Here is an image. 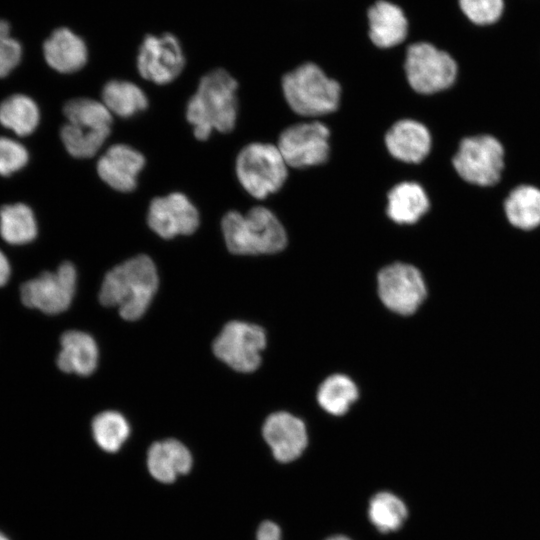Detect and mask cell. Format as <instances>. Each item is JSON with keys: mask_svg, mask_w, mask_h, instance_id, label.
<instances>
[{"mask_svg": "<svg viewBox=\"0 0 540 540\" xmlns=\"http://www.w3.org/2000/svg\"><path fill=\"white\" fill-rule=\"evenodd\" d=\"M61 351L57 357L59 369L66 373L87 376L98 363V347L95 340L81 331H67L61 336Z\"/></svg>", "mask_w": 540, "mask_h": 540, "instance_id": "cell-20", "label": "cell"}, {"mask_svg": "<svg viewBox=\"0 0 540 540\" xmlns=\"http://www.w3.org/2000/svg\"><path fill=\"white\" fill-rule=\"evenodd\" d=\"M404 68L408 83L421 94L449 88L458 74L454 58L428 42L413 43L407 48Z\"/></svg>", "mask_w": 540, "mask_h": 540, "instance_id": "cell-6", "label": "cell"}, {"mask_svg": "<svg viewBox=\"0 0 540 540\" xmlns=\"http://www.w3.org/2000/svg\"><path fill=\"white\" fill-rule=\"evenodd\" d=\"M256 540H281L279 527L271 521H264L257 530Z\"/></svg>", "mask_w": 540, "mask_h": 540, "instance_id": "cell-34", "label": "cell"}, {"mask_svg": "<svg viewBox=\"0 0 540 540\" xmlns=\"http://www.w3.org/2000/svg\"><path fill=\"white\" fill-rule=\"evenodd\" d=\"M266 345L264 330L254 324L231 321L213 342L217 358L239 372H252L261 362V352Z\"/></svg>", "mask_w": 540, "mask_h": 540, "instance_id": "cell-8", "label": "cell"}, {"mask_svg": "<svg viewBox=\"0 0 540 540\" xmlns=\"http://www.w3.org/2000/svg\"><path fill=\"white\" fill-rule=\"evenodd\" d=\"M282 88L287 103L299 115L321 116L339 106V83L314 63H304L285 74Z\"/></svg>", "mask_w": 540, "mask_h": 540, "instance_id": "cell-4", "label": "cell"}, {"mask_svg": "<svg viewBox=\"0 0 540 540\" xmlns=\"http://www.w3.org/2000/svg\"><path fill=\"white\" fill-rule=\"evenodd\" d=\"M329 134V129L320 122L298 123L281 133L277 147L287 166L319 165L329 157Z\"/></svg>", "mask_w": 540, "mask_h": 540, "instance_id": "cell-11", "label": "cell"}, {"mask_svg": "<svg viewBox=\"0 0 540 540\" xmlns=\"http://www.w3.org/2000/svg\"><path fill=\"white\" fill-rule=\"evenodd\" d=\"M385 143L390 154L407 163H419L431 148V135L426 126L411 119L396 122L386 133Z\"/></svg>", "mask_w": 540, "mask_h": 540, "instance_id": "cell-17", "label": "cell"}, {"mask_svg": "<svg viewBox=\"0 0 540 540\" xmlns=\"http://www.w3.org/2000/svg\"><path fill=\"white\" fill-rule=\"evenodd\" d=\"M368 36L379 48H391L407 37L409 23L401 7L387 0H378L367 11Z\"/></svg>", "mask_w": 540, "mask_h": 540, "instance_id": "cell-16", "label": "cell"}, {"mask_svg": "<svg viewBox=\"0 0 540 540\" xmlns=\"http://www.w3.org/2000/svg\"><path fill=\"white\" fill-rule=\"evenodd\" d=\"M29 159L25 147L19 142L0 137V175L8 176L23 168Z\"/></svg>", "mask_w": 540, "mask_h": 540, "instance_id": "cell-33", "label": "cell"}, {"mask_svg": "<svg viewBox=\"0 0 540 540\" xmlns=\"http://www.w3.org/2000/svg\"><path fill=\"white\" fill-rule=\"evenodd\" d=\"M185 57L178 39L165 33L147 35L140 45L137 69L146 80L164 85L175 80L182 72Z\"/></svg>", "mask_w": 540, "mask_h": 540, "instance_id": "cell-12", "label": "cell"}, {"mask_svg": "<svg viewBox=\"0 0 540 540\" xmlns=\"http://www.w3.org/2000/svg\"><path fill=\"white\" fill-rule=\"evenodd\" d=\"M358 398L355 383L345 375L328 377L319 387L317 399L320 406L336 416L345 414Z\"/></svg>", "mask_w": 540, "mask_h": 540, "instance_id": "cell-27", "label": "cell"}, {"mask_svg": "<svg viewBox=\"0 0 540 540\" xmlns=\"http://www.w3.org/2000/svg\"><path fill=\"white\" fill-rule=\"evenodd\" d=\"M200 222L199 212L181 192L155 197L147 213L148 226L164 239L194 233Z\"/></svg>", "mask_w": 540, "mask_h": 540, "instance_id": "cell-13", "label": "cell"}, {"mask_svg": "<svg viewBox=\"0 0 540 540\" xmlns=\"http://www.w3.org/2000/svg\"><path fill=\"white\" fill-rule=\"evenodd\" d=\"M406 517L405 504L390 492H380L370 501L369 518L380 532L398 530Z\"/></svg>", "mask_w": 540, "mask_h": 540, "instance_id": "cell-29", "label": "cell"}, {"mask_svg": "<svg viewBox=\"0 0 540 540\" xmlns=\"http://www.w3.org/2000/svg\"><path fill=\"white\" fill-rule=\"evenodd\" d=\"M77 273L74 265L63 262L55 272H43L21 286L24 305L47 314L65 311L71 304L76 290Z\"/></svg>", "mask_w": 540, "mask_h": 540, "instance_id": "cell-9", "label": "cell"}, {"mask_svg": "<svg viewBox=\"0 0 540 540\" xmlns=\"http://www.w3.org/2000/svg\"><path fill=\"white\" fill-rule=\"evenodd\" d=\"M508 221L516 228L531 230L540 225V189L532 185L515 187L504 202Z\"/></svg>", "mask_w": 540, "mask_h": 540, "instance_id": "cell-22", "label": "cell"}, {"mask_svg": "<svg viewBox=\"0 0 540 540\" xmlns=\"http://www.w3.org/2000/svg\"><path fill=\"white\" fill-rule=\"evenodd\" d=\"M157 287L156 266L149 256L141 254L105 275L99 300L104 306H117L123 319L133 321L146 312Z\"/></svg>", "mask_w": 540, "mask_h": 540, "instance_id": "cell-2", "label": "cell"}, {"mask_svg": "<svg viewBox=\"0 0 540 540\" xmlns=\"http://www.w3.org/2000/svg\"><path fill=\"white\" fill-rule=\"evenodd\" d=\"M144 155L126 144L110 146L96 165L98 176L112 189L131 192L137 187L138 175L145 166Z\"/></svg>", "mask_w": 540, "mask_h": 540, "instance_id": "cell-14", "label": "cell"}, {"mask_svg": "<svg viewBox=\"0 0 540 540\" xmlns=\"http://www.w3.org/2000/svg\"><path fill=\"white\" fill-rule=\"evenodd\" d=\"M378 292L384 305L401 314H413L426 298L420 271L412 265L394 263L378 274Z\"/></svg>", "mask_w": 540, "mask_h": 540, "instance_id": "cell-10", "label": "cell"}, {"mask_svg": "<svg viewBox=\"0 0 540 540\" xmlns=\"http://www.w3.org/2000/svg\"><path fill=\"white\" fill-rule=\"evenodd\" d=\"M48 65L60 73H73L87 62L85 42L68 28H58L43 44Z\"/></svg>", "mask_w": 540, "mask_h": 540, "instance_id": "cell-18", "label": "cell"}, {"mask_svg": "<svg viewBox=\"0 0 540 540\" xmlns=\"http://www.w3.org/2000/svg\"><path fill=\"white\" fill-rule=\"evenodd\" d=\"M457 174L477 186H492L504 168V148L492 135L480 134L464 138L453 157Z\"/></svg>", "mask_w": 540, "mask_h": 540, "instance_id": "cell-7", "label": "cell"}, {"mask_svg": "<svg viewBox=\"0 0 540 540\" xmlns=\"http://www.w3.org/2000/svg\"><path fill=\"white\" fill-rule=\"evenodd\" d=\"M237 87V81L222 68L202 76L186 106V119L198 140H207L214 130H233L238 110Z\"/></svg>", "mask_w": 540, "mask_h": 540, "instance_id": "cell-1", "label": "cell"}, {"mask_svg": "<svg viewBox=\"0 0 540 540\" xmlns=\"http://www.w3.org/2000/svg\"><path fill=\"white\" fill-rule=\"evenodd\" d=\"M193 459L188 448L176 439L153 443L147 454V466L157 481L172 483L180 474H187Z\"/></svg>", "mask_w": 540, "mask_h": 540, "instance_id": "cell-19", "label": "cell"}, {"mask_svg": "<svg viewBox=\"0 0 540 540\" xmlns=\"http://www.w3.org/2000/svg\"><path fill=\"white\" fill-rule=\"evenodd\" d=\"M40 119L36 103L26 95L15 94L0 104V123L19 136L32 133Z\"/></svg>", "mask_w": 540, "mask_h": 540, "instance_id": "cell-25", "label": "cell"}, {"mask_svg": "<svg viewBox=\"0 0 540 540\" xmlns=\"http://www.w3.org/2000/svg\"><path fill=\"white\" fill-rule=\"evenodd\" d=\"M263 437L276 460L283 463L297 459L307 445L304 423L287 412H277L266 419Z\"/></svg>", "mask_w": 540, "mask_h": 540, "instance_id": "cell-15", "label": "cell"}, {"mask_svg": "<svg viewBox=\"0 0 540 540\" xmlns=\"http://www.w3.org/2000/svg\"><path fill=\"white\" fill-rule=\"evenodd\" d=\"M63 113L68 123L111 130L112 113L103 102L95 99H71L64 105Z\"/></svg>", "mask_w": 540, "mask_h": 540, "instance_id": "cell-30", "label": "cell"}, {"mask_svg": "<svg viewBox=\"0 0 540 540\" xmlns=\"http://www.w3.org/2000/svg\"><path fill=\"white\" fill-rule=\"evenodd\" d=\"M21 44L10 36V24L0 19V77L7 76L20 62Z\"/></svg>", "mask_w": 540, "mask_h": 540, "instance_id": "cell-32", "label": "cell"}, {"mask_svg": "<svg viewBox=\"0 0 540 540\" xmlns=\"http://www.w3.org/2000/svg\"><path fill=\"white\" fill-rule=\"evenodd\" d=\"M228 250L237 255L271 254L287 243L284 227L267 208L257 206L246 214L227 212L221 221Z\"/></svg>", "mask_w": 540, "mask_h": 540, "instance_id": "cell-3", "label": "cell"}, {"mask_svg": "<svg viewBox=\"0 0 540 540\" xmlns=\"http://www.w3.org/2000/svg\"><path fill=\"white\" fill-rule=\"evenodd\" d=\"M94 440L104 451L116 452L128 438L130 427L125 417L115 411H104L92 421Z\"/></svg>", "mask_w": 540, "mask_h": 540, "instance_id": "cell-28", "label": "cell"}, {"mask_svg": "<svg viewBox=\"0 0 540 540\" xmlns=\"http://www.w3.org/2000/svg\"><path fill=\"white\" fill-rule=\"evenodd\" d=\"M110 132V129H99L67 122L61 128L60 137L71 156L90 158L99 151Z\"/></svg>", "mask_w": 540, "mask_h": 540, "instance_id": "cell-26", "label": "cell"}, {"mask_svg": "<svg viewBox=\"0 0 540 540\" xmlns=\"http://www.w3.org/2000/svg\"><path fill=\"white\" fill-rule=\"evenodd\" d=\"M428 209V196L418 183L402 182L388 193L387 214L396 223H415Z\"/></svg>", "mask_w": 540, "mask_h": 540, "instance_id": "cell-21", "label": "cell"}, {"mask_svg": "<svg viewBox=\"0 0 540 540\" xmlns=\"http://www.w3.org/2000/svg\"><path fill=\"white\" fill-rule=\"evenodd\" d=\"M327 540H350V539H348V538L345 537V536H340V535H338V536L330 537V538H328Z\"/></svg>", "mask_w": 540, "mask_h": 540, "instance_id": "cell-36", "label": "cell"}, {"mask_svg": "<svg viewBox=\"0 0 540 540\" xmlns=\"http://www.w3.org/2000/svg\"><path fill=\"white\" fill-rule=\"evenodd\" d=\"M0 540H10V539L0 531Z\"/></svg>", "mask_w": 540, "mask_h": 540, "instance_id": "cell-37", "label": "cell"}, {"mask_svg": "<svg viewBox=\"0 0 540 540\" xmlns=\"http://www.w3.org/2000/svg\"><path fill=\"white\" fill-rule=\"evenodd\" d=\"M10 265L6 256L0 250V287L5 285L10 277Z\"/></svg>", "mask_w": 540, "mask_h": 540, "instance_id": "cell-35", "label": "cell"}, {"mask_svg": "<svg viewBox=\"0 0 540 540\" xmlns=\"http://www.w3.org/2000/svg\"><path fill=\"white\" fill-rule=\"evenodd\" d=\"M0 235L10 244H26L37 235L33 211L23 203L4 205L0 209Z\"/></svg>", "mask_w": 540, "mask_h": 540, "instance_id": "cell-24", "label": "cell"}, {"mask_svg": "<svg viewBox=\"0 0 540 540\" xmlns=\"http://www.w3.org/2000/svg\"><path fill=\"white\" fill-rule=\"evenodd\" d=\"M464 16L474 25L489 26L500 20L504 13V0H458Z\"/></svg>", "mask_w": 540, "mask_h": 540, "instance_id": "cell-31", "label": "cell"}, {"mask_svg": "<svg viewBox=\"0 0 540 540\" xmlns=\"http://www.w3.org/2000/svg\"><path fill=\"white\" fill-rule=\"evenodd\" d=\"M102 102L113 114L129 118L148 107L145 92L135 83L126 80H110L102 88Z\"/></svg>", "mask_w": 540, "mask_h": 540, "instance_id": "cell-23", "label": "cell"}, {"mask_svg": "<svg viewBox=\"0 0 540 540\" xmlns=\"http://www.w3.org/2000/svg\"><path fill=\"white\" fill-rule=\"evenodd\" d=\"M236 175L253 197L264 199L278 191L287 178V164L277 146L254 142L243 147L236 159Z\"/></svg>", "mask_w": 540, "mask_h": 540, "instance_id": "cell-5", "label": "cell"}]
</instances>
